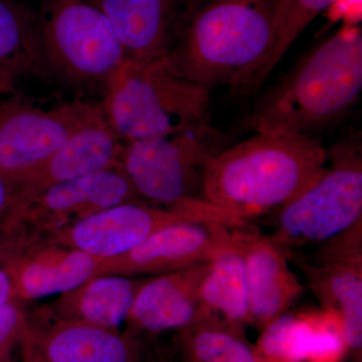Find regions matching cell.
Returning <instances> with one entry per match:
<instances>
[{
	"instance_id": "6da1fadb",
	"label": "cell",
	"mask_w": 362,
	"mask_h": 362,
	"mask_svg": "<svg viewBox=\"0 0 362 362\" xmlns=\"http://www.w3.org/2000/svg\"><path fill=\"white\" fill-rule=\"evenodd\" d=\"M278 0H189L164 57L173 71L211 90L258 89L272 44Z\"/></svg>"
},
{
	"instance_id": "7a4b0ae2",
	"label": "cell",
	"mask_w": 362,
	"mask_h": 362,
	"mask_svg": "<svg viewBox=\"0 0 362 362\" xmlns=\"http://www.w3.org/2000/svg\"><path fill=\"white\" fill-rule=\"evenodd\" d=\"M256 134L211 159L202 190L204 202L244 221L294 201L327 165V149L315 137Z\"/></svg>"
},
{
	"instance_id": "3957f363",
	"label": "cell",
	"mask_w": 362,
	"mask_h": 362,
	"mask_svg": "<svg viewBox=\"0 0 362 362\" xmlns=\"http://www.w3.org/2000/svg\"><path fill=\"white\" fill-rule=\"evenodd\" d=\"M362 90V32L346 23L259 98L246 127L263 134L312 136L334 125Z\"/></svg>"
},
{
	"instance_id": "277c9868",
	"label": "cell",
	"mask_w": 362,
	"mask_h": 362,
	"mask_svg": "<svg viewBox=\"0 0 362 362\" xmlns=\"http://www.w3.org/2000/svg\"><path fill=\"white\" fill-rule=\"evenodd\" d=\"M209 90L181 77L165 58L126 62L101 103L121 141H141L209 122Z\"/></svg>"
},
{
	"instance_id": "5b68a950",
	"label": "cell",
	"mask_w": 362,
	"mask_h": 362,
	"mask_svg": "<svg viewBox=\"0 0 362 362\" xmlns=\"http://www.w3.org/2000/svg\"><path fill=\"white\" fill-rule=\"evenodd\" d=\"M35 11L51 81L103 99L127 59L100 0H40Z\"/></svg>"
},
{
	"instance_id": "8992f818",
	"label": "cell",
	"mask_w": 362,
	"mask_h": 362,
	"mask_svg": "<svg viewBox=\"0 0 362 362\" xmlns=\"http://www.w3.org/2000/svg\"><path fill=\"white\" fill-rule=\"evenodd\" d=\"M272 240L283 251L322 245L362 221V154L358 142L327 150L325 171L276 211Z\"/></svg>"
},
{
	"instance_id": "52a82bcc",
	"label": "cell",
	"mask_w": 362,
	"mask_h": 362,
	"mask_svg": "<svg viewBox=\"0 0 362 362\" xmlns=\"http://www.w3.org/2000/svg\"><path fill=\"white\" fill-rule=\"evenodd\" d=\"M223 149V136L209 121L175 134L124 143L121 165L143 202L177 206L204 201L207 168Z\"/></svg>"
},
{
	"instance_id": "ba28073f",
	"label": "cell",
	"mask_w": 362,
	"mask_h": 362,
	"mask_svg": "<svg viewBox=\"0 0 362 362\" xmlns=\"http://www.w3.org/2000/svg\"><path fill=\"white\" fill-rule=\"evenodd\" d=\"M101 101L26 96L0 103V169L20 182L101 109Z\"/></svg>"
},
{
	"instance_id": "9c48e42d",
	"label": "cell",
	"mask_w": 362,
	"mask_h": 362,
	"mask_svg": "<svg viewBox=\"0 0 362 362\" xmlns=\"http://www.w3.org/2000/svg\"><path fill=\"white\" fill-rule=\"evenodd\" d=\"M189 221H216L230 228L247 225L204 201L177 206L127 202L45 235L102 261L126 254L162 228Z\"/></svg>"
},
{
	"instance_id": "30bf717a",
	"label": "cell",
	"mask_w": 362,
	"mask_h": 362,
	"mask_svg": "<svg viewBox=\"0 0 362 362\" xmlns=\"http://www.w3.org/2000/svg\"><path fill=\"white\" fill-rule=\"evenodd\" d=\"M99 262L45 233L0 228V267L23 303L70 291L94 277Z\"/></svg>"
},
{
	"instance_id": "8fae6325",
	"label": "cell",
	"mask_w": 362,
	"mask_h": 362,
	"mask_svg": "<svg viewBox=\"0 0 362 362\" xmlns=\"http://www.w3.org/2000/svg\"><path fill=\"white\" fill-rule=\"evenodd\" d=\"M127 202H144L121 164L49 187L33 199L9 225L35 233H52Z\"/></svg>"
},
{
	"instance_id": "7c38bea8",
	"label": "cell",
	"mask_w": 362,
	"mask_h": 362,
	"mask_svg": "<svg viewBox=\"0 0 362 362\" xmlns=\"http://www.w3.org/2000/svg\"><path fill=\"white\" fill-rule=\"evenodd\" d=\"M233 228L216 221L168 226L126 254L100 261L94 276L161 275L206 263L232 240Z\"/></svg>"
},
{
	"instance_id": "4fadbf2b",
	"label": "cell",
	"mask_w": 362,
	"mask_h": 362,
	"mask_svg": "<svg viewBox=\"0 0 362 362\" xmlns=\"http://www.w3.org/2000/svg\"><path fill=\"white\" fill-rule=\"evenodd\" d=\"M123 145L101 107L47 160L21 178V211L49 187L121 164Z\"/></svg>"
},
{
	"instance_id": "5bb4252c",
	"label": "cell",
	"mask_w": 362,
	"mask_h": 362,
	"mask_svg": "<svg viewBox=\"0 0 362 362\" xmlns=\"http://www.w3.org/2000/svg\"><path fill=\"white\" fill-rule=\"evenodd\" d=\"M246 266L250 324L263 329L282 316L304 291L285 252L271 239L244 228L233 230Z\"/></svg>"
},
{
	"instance_id": "9a60e30c",
	"label": "cell",
	"mask_w": 362,
	"mask_h": 362,
	"mask_svg": "<svg viewBox=\"0 0 362 362\" xmlns=\"http://www.w3.org/2000/svg\"><path fill=\"white\" fill-rule=\"evenodd\" d=\"M209 262L143 281L126 320L136 329L158 333L182 330L206 318L199 287Z\"/></svg>"
},
{
	"instance_id": "2e32d148",
	"label": "cell",
	"mask_w": 362,
	"mask_h": 362,
	"mask_svg": "<svg viewBox=\"0 0 362 362\" xmlns=\"http://www.w3.org/2000/svg\"><path fill=\"white\" fill-rule=\"evenodd\" d=\"M189 0H100L127 62L168 56Z\"/></svg>"
},
{
	"instance_id": "e0dca14e",
	"label": "cell",
	"mask_w": 362,
	"mask_h": 362,
	"mask_svg": "<svg viewBox=\"0 0 362 362\" xmlns=\"http://www.w3.org/2000/svg\"><path fill=\"white\" fill-rule=\"evenodd\" d=\"M49 80L37 11L21 0H0V94L18 92L21 78Z\"/></svg>"
},
{
	"instance_id": "ac0fdd59",
	"label": "cell",
	"mask_w": 362,
	"mask_h": 362,
	"mask_svg": "<svg viewBox=\"0 0 362 362\" xmlns=\"http://www.w3.org/2000/svg\"><path fill=\"white\" fill-rule=\"evenodd\" d=\"M312 291L321 308L337 312L349 351L361 358L362 349V255L305 264Z\"/></svg>"
},
{
	"instance_id": "d6986e66",
	"label": "cell",
	"mask_w": 362,
	"mask_h": 362,
	"mask_svg": "<svg viewBox=\"0 0 362 362\" xmlns=\"http://www.w3.org/2000/svg\"><path fill=\"white\" fill-rule=\"evenodd\" d=\"M142 282L113 274L94 276L59 294L52 306L59 318L113 329L127 319Z\"/></svg>"
},
{
	"instance_id": "ffe728a7",
	"label": "cell",
	"mask_w": 362,
	"mask_h": 362,
	"mask_svg": "<svg viewBox=\"0 0 362 362\" xmlns=\"http://www.w3.org/2000/svg\"><path fill=\"white\" fill-rule=\"evenodd\" d=\"M233 230L232 240L209 262L199 287V299L206 317L245 327L250 324L246 266Z\"/></svg>"
},
{
	"instance_id": "44dd1931",
	"label": "cell",
	"mask_w": 362,
	"mask_h": 362,
	"mask_svg": "<svg viewBox=\"0 0 362 362\" xmlns=\"http://www.w3.org/2000/svg\"><path fill=\"white\" fill-rule=\"evenodd\" d=\"M47 334V362H131L132 347L112 329L65 320Z\"/></svg>"
},
{
	"instance_id": "7402d4cb",
	"label": "cell",
	"mask_w": 362,
	"mask_h": 362,
	"mask_svg": "<svg viewBox=\"0 0 362 362\" xmlns=\"http://www.w3.org/2000/svg\"><path fill=\"white\" fill-rule=\"evenodd\" d=\"M243 328L207 316L181 330L187 362H258Z\"/></svg>"
},
{
	"instance_id": "603a6c76",
	"label": "cell",
	"mask_w": 362,
	"mask_h": 362,
	"mask_svg": "<svg viewBox=\"0 0 362 362\" xmlns=\"http://www.w3.org/2000/svg\"><path fill=\"white\" fill-rule=\"evenodd\" d=\"M312 325L307 311L278 317L261 330L254 345L258 362H305L310 350Z\"/></svg>"
},
{
	"instance_id": "cb8c5ba5",
	"label": "cell",
	"mask_w": 362,
	"mask_h": 362,
	"mask_svg": "<svg viewBox=\"0 0 362 362\" xmlns=\"http://www.w3.org/2000/svg\"><path fill=\"white\" fill-rule=\"evenodd\" d=\"M337 2V0H278L272 25L270 54L264 70L263 81L314 18Z\"/></svg>"
},
{
	"instance_id": "d4e9b609",
	"label": "cell",
	"mask_w": 362,
	"mask_h": 362,
	"mask_svg": "<svg viewBox=\"0 0 362 362\" xmlns=\"http://www.w3.org/2000/svg\"><path fill=\"white\" fill-rule=\"evenodd\" d=\"M307 314L313 335L305 362H342L349 349L339 315L322 308L307 310Z\"/></svg>"
},
{
	"instance_id": "484cf974",
	"label": "cell",
	"mask_w": 362,
	"mask_h": 362,
	"mask_svg": "<svg viewBox=\"0 0 362 362\" xmlns=\"http://www.w3.org/2000/svg\"><path fill=\"white\" fill-rule=\"evenodd\" d=\"M21 209L20 182L0 169V228L11 223Z\"/></svg>"
},
{
	"instance_id": "4316f807",
	"label": "cell",
	"mask_w": 362,
	"mask_h": 362,
	"mask_svg": "<svg viewBox=\"0 0 362 362\" xmlns=\"http://www.w3.org/2000/svg\"><path fill=\"white\" fill-rule=\"evenodd\" d=\"M25 324L23 302L16 298L0 306V352L18 334Z\"/></svg>"
},
{
	"instance_id": "83f0119b",
	"label": "cell",
	"mask_w": 362,
	"mask_h": 362,
	"mask_svg": "<svg viewBox=\"0 0 362 362\" xmlns=\"http://www.w3.org/2000/svg\"><path fill=\"white\" fill-rule=\"evenodd\" d=\"M14 298V290L11 278L0 267V306Z\"/></svg>"
}]
</instances>
